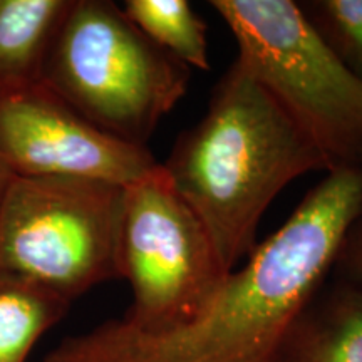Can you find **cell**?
<instances>
[{"label":"cell","mask_w":362,"mask_h":362,"mask_svg":"<svg viewBox=\"0 0 362 362\" xmlns=\"http://www.w3.org/2000/svg\"><path fill=\"white\" fill-rule=\"evenodd\" d=\"M237 42V61L329 161L362 165V83L292 0H211Z\"/></svg>","instance_id":"4"},{"label":"cell","mask_w":362,"mask_h":362,"mask_svg":"<svg viewBox=\"0 0 362 362\" xmlns=\"http://www.w3.org/2000/svg\"><path fill=\"white\" fill-rule=\"evenodd\" d=\"M71 0H0V90L39 83Z\"/></svg>","instance_id":"9"},{"label":"cell","mask_w":362,"mask_h":362,"mask_svg":"<svg viewBox=\"0 0 362 362\" xmlns=\"http://www.w3.org/2000/svg\"><path fill=\"white\" fill-rule=\"evenodd\" d=\"M344 67L362 83V0L298 4Z\"/></svg>","instance_id":"12"},{"label":"cell","mask_w":362,"mask_h":362,"mask_svg":"<svg viewBox=\"0 0 362 362\" xmlns=\"http://www.w3.org/2000/svg\"><path fill=\"white\" fill-rule=\"evenodd\" d=\"M124 187L76 176H13L0 203V270L71 304L119 279Z\"/></svg>","instance_id":"5"},{"label":"cell","mask_w":362,"mask_h":362,"mask_svg":"<svg viewBox=\"0 0 362 362\" xmlns=\"http://www.w3.org/2000/svg\"><path fill=\"white\" fill-rule=\"evenodd\" d=\"M71 305L34 280L0 270V362H27Z\"/></svg>","instance_id":"10"},{"label":"cell","mask_w":362,"mask_h":362,"mask_svg":"<svg viewBox=\"0 0 362 362\" xmlns=\"http://www.w3.org/2000/svg\"><path fill=\"white\" fill-rule=\"evenodd\" d=\"M123 11L148 39L189 69H210L206 24L187 0H126Z\"/></svg>","instance_id":"11"},{"label":"cell","mask_w":362,"mask_h":362,"mask_svg":"<svg viewBox=\"0 0 362 362\" xmlns=\"http://www.w3.org/2000/svg\"><path fill=\"white\" fill-rule=\"evenodd\" d=\"M0 158L13 176H76L128 187L158 165L39 83L0 90Z\"/></svg>","instance_id":"7"},{"label":"cell","mask_w":362,"mask_h":362,"mask_svg":"<svg viewBox=\"0 0 362 362\" xmlns=\"http://www.w3.org/2000/svg\"><path fill=\"white\" fill-rule=\"evenodd\" d=\"M192 69L110 0H71L40 83L104 133L144 146L188 90Z\"/></svg>","instance_id":"3"},{"label":"cell","mask_w":362,"mask_h":362,"mask_svg":"<svg viewBox=\"0 0 362 362\" xmlns=\"http://www.w3.org/2000/svg\"><path fill=\"white\" fill-rule=\"evenodd\" d=\"M279 362H362V287L339 279L293 322Z\"/></svg>","instance_id":"8"},{"label":"cell","mask_w":362,"mask_h":362,"mask_svg":"<svg viewBox=\"0 0 362 362\" xmlns=\"http://www.w3.org/2000/svg\"><path fill=\"white\" fill-rule=\"evenodd\" d=\"M166 175L233 272L255 250L265 211L285 187L330 166L309 134L235 59L205 115L176 138Z\"/></svg>","instance_id":"2"},{"label":"cell","mask_w":362,"mask_h":362,"mask_svg":"<svg viewBox=\"0 0 362 362\" xmlns=\"http://www.w3.org/2000/svg\"><path fill=\"white\" fill-rule=\"evenodd\" d=\"M228 274L163 165L124 187L119 279L131 287V305L121 315L126 322L141 330L187 322Z\"/></svg>","instance_id":"6"},{"label":"cell","mask_w":362,"mask_h":362,"mask_svg":"<svg viewBox=\"0 0 362 362\" xmlns=\"http://www.w3.org/2000/svg\"><path fill=\"white\" fill-rule=\"evenodd\" d=\"M361 168H362V165H361Z\"/></svg>","instance_id":"15"},{"label":"cell","mask_w":362,"mask_h":362,"mask_svg":"<svg viewBox=\"0 0 362 362\" xmlns=\"http://www.w3.org/2000/svg\"><path fill=\"white\" fill-rule=\"evenodd\" d=\"M334 269L339 272L341 279L362 287V218L356 221L347 233Z\"/></svg>","instance_id":"13"},{"label":"cell","mask_w":362,"mask_h":362,"mask_svg":"<svg viewBox=\"0 0 362 362\" xmlns=\"http://www.w3.org/2000/svg\"><path fill=\"white\" fill-rule=\"evenodd\" d=\"M12 178H13V173L8 170V166L4 163L2 158H0V203H2V198L4 194H6Z\"/></svg>","instance_id":"14"},{"label":"cell","mask_w":362,"mask_h":362,"mask_svg":"<svg viewBox=\"0 0 362 362\" xmlns=\"http://www.w3.org/2000/svg\"><path fill=\"white\" fill-rule=\"evenodd\" d=\"M361 218V166L329 171L187 322L141 330L112 317L61 339L44 362H279Z\"/></svg>","instance_id":"1"}]
</instances>
